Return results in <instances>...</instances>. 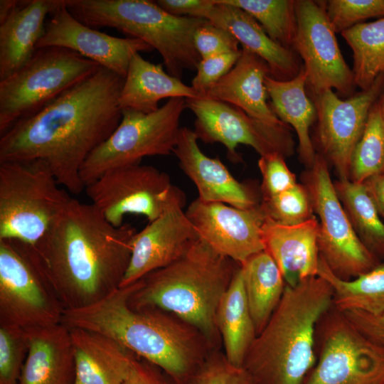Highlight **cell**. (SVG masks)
<instances>
[{
	"instance_id": "obj_1",
	"label": "cell",
	"mask_w": 384,
	"mask_h": 384,
	"mask_svg": "<svg viewBox=\"0 0 384 384\" xmlns=\"http://www.w3.org/2000/svg\"><path fill=\"white\" fill-rule=\"evenodd\" d=\"M124 78L100 67L31 117L0 137V163L41 159L61 186L85 190L80 170L122 119L119 98Z\"/></svg>"
},
{
	"instance_id": "obj_2",
	"label": "cell",
	"mask_w": 384,
	"mask_h": 384,
	"mask_svg": "<svg viewBox=\"0 0 384 384\" xmlns=\"http://www.w3.org/2000/svg\"><path fill=\"white\" fill-rule=\"evenodd\" d=\"M136 229L110 223L90 203L72 198L45 235L29 246L62 306L94 304L119 288Z\"/></svg>"
},
{
	"instance_id": "obj_3",
	"label": "cell",
	"mask_w": 384,
	"mask_h": 384,
	"mask_svg": "<svg viewBox=\"0 0 384 384\" xmlns=\"http://www.w3.org/2000/svg\"><path fill=\"white\" fill-rule=\"evenodd\" d=\"M139 280L90 305L64 311L61 323L100 333L137 357L185 384L210 351L204 336L176 316L155 308L136 309L129 299Z\"/></svg>"
},
{
	"instance_id": "obj_4",
	"label": "cell",
	"mask_w": 384,
	"mask_h": 384,
	"mask_svg": "<svg viewBox=\"0 0 384 384\" xmlns=\"http://www.w3.org/2000/svg\"><path fill=\"white\" fill-rule=\"evenodd\" d=\"M332 306V287L319 275L286 284L243 362L253 384H303L316 362L317 324Z\"/></svg>"
},
{
	"instance_id": "obj_5",
	"label": "cell",
	"mask_w": 384,
	"mask_h": 384,
	"mask_svg": "<svg viewBox=\"0 0 384 384\" xmlns=\"http://www.w3.org/2000/svg\"><path fill=\"white\" fill-rule=\"evenodd\" d=\"M240 266L198 238L177 260L140 279L129 304L176 316L198 329L213 349L219 350L222 341L216 312Z\"/></svg>"
},
{
	"instance_id": "obj_6",
	"label": "cell",
	"mask_w": 384,
	"mask_h": 384,
	"mask_svg": "<svg viewBox=\"0 0 384 384\" xmlns=\"http://www.w3.org/2000/svg\"><path fill=\"white\" fill-rule=\"evenodd\" d=\"M65 6L89 27L114 28L143 41L159 52L175 78L196 70L201 60L193 35L205 18L174 16L148 0H65Z\"/></svg>"
},
{
	"instance_id": "obj_7",
	"label": "cell",
	"mask_w": 384,
	"mask_h": 384,
	"mask_svg": "<svg viewBox=\"0 0 384 384\" xmlns=\"http://www.w3.org/2000/svg\"><path fill=\"white\" fill-rule=\"evenodd\" d=\"M41 159L0 163V240L34 246L72 197Z\"/></svg>"
},
{
	"instance_id": "obj_8",
	"label": "cell",
	"mask_w": 384,
	"mask_h": 384,
	"mask_svg": "<svg viewBox=\"0 0 384 384\" xmlns=\"http://www.w3.org/2000/svg\"><path fill=\"white\" fill-rule=\"evenodd\" d=\"M100 67L68 48L36 49L21 68L0 81V136L39 112Z\"/></svg>"
},
{
	"instance_id": "obj_9",
	"label": "cell",
	"mask_w": 384,
	"mask_h": 384,
	"mask_svg": "<svg viewBox=\"0 0 384 384\" xmlns=\"http://www.w3.org/2000/svg\"><path fill=\"white\" fill-rule=\"evenodd\" d=\"M186 108L185 98L175 97L148 114L122 109L117 128L81 168L85 187L110 170L140 164L146 156L171 154L181 128V114Z\"/></svg>"
},
{
	"instance_id": "obj_10",
	"label": "cell",
	"mask_w": 384,
	"mask_h": 384,
	"mask_svg": "<svg viewBox=\"0 0 384 384\" xmlns=\"http://www.w3.org/2000/svg\"><path fill=\"white\" fill-rule=\"evenodd\" d=\"M304 181L318 215L319 255L330 270L338 278L350 280L381 262L355 233L336 194L329 164L318 153Z\"/></svg>"
},
{
	"instance_id": "obj_11",
	"label": "cell",
	"mask_w": 384,
	"mask_h": 384,
	"mask_svg": "<svg viewBox=\"0 0 384 384\" xmlns=\"http://www.w3.org/2000/svg\"><path fill=\"white\" fill-rule=\"evenodd\" d=\"M316 362L303 384H384V348L334 306L316 331Z\"/></svg>"
},
{
	"instance_id": "obj_12",
	"label": "cell",
	"mask_w": 384,
	"mask_h": 384,
	"mask_svg": "<svg viewBox=\"0 0 384 384\" xmlns=\"http://www.w3.org/2000/svg\"><path fill=\"white\" fill-rule=\"evenodd\" d=\"M64 311L29 246L0 240V324L50 326L61 323Z\"/></svg>"
},
{
	"instance_id": "obj_13",
	"label": "cell",
	"mask_w": 384,
	"mask_h": 384,
	"mask_svg": "<svg viewBox=\"0 0 384 384\" xmlns=\"http://www.w3.org/2000/svg\"><path fill=\"white\" fill-rule=\"evenodd\" d=\"M297 31L292 49L303 60L309 95L334 89L343 97L353 95L352 70L340 50L324 1L295 0Z\"/></svg>"
},
{
	"instance_id": "obj_14",
	"label": "cell",
	"mask_w": 384,
	"mask_h": 384,
	"mask_svg": "<svg viewBox=\"0 0 384 384\" xmlns=\"http://www.w3.org/2000/svg\"><path fill=\"white\" fill-rule=\"evenodd\" d=\"M174 186L169 176L148 165L133 164L110 170L85 187L92 204L112 225L120 227L127 214L149 222L164 210Z\"/></svg>"
},
{
	"instance_id": "obj_15",
	"label": "cell",
	"mask_w": 384,
	"mask_h": 384,
	"mask_svg": "<svg viewBox=\"0 0 384 384\" xmlns=\"http://www.w3.org/2000/svg\"><path fill=\"white\" fill-rule=\"evenodd\" d=\"M194 114V132L205 143L219 142L227 149L230 159L238 161L239 144L252 147L260 156L279 153L284 157L294 151L289 127H274L262 122L240 108L204 95L186 99Z\"/></svg>"
},
{
	"instance_id": "obj_16",
	"label": "cell",
	"mask_w": 384,
	"mask_h": 384,
	"mask_svg": "<svg viewBox=\"0 0 384 384\" xmlns=\"http://www.w3.org/2000/svg\"><path fill=\"white\" fill-rule=\"evenodd\" d=\"M384 74L370 88L343 100L332 90L311 96L316 110V142L319 154L335 169L338 179H349L353 151L371 107L379 99Z\"/></svg>"
},
{
	"instance_id": "obj_17",
	"label": "cell",
	"mask_w": 384,
	"mask_h": 384,
	"mask_svg": "<svg viewBox=\"0 0 384 384\" xmlns=\"http://www.w3.org/2000/svg\"><path fill=\"white\" fill-rule=\"evenodd\" d=\"M185 203V195L174 186L163 213L135 233L129 266L119 287L173 263L199 238L183 210Z\"/></svg>"
},
{
	"instance_id": "obj_18",
	"label": "cell",
	"mask_w": 384,
	"mask_h": 384,
	"mask_svg": "<svg viewBox=\"0 0 384 384\" xmlns=\"http://www.w3.org/2000/svg\"><path fill=\"white\" fill-rule=\"evenodd\" d=\"M186 214L200 239L240 265L265 250L262 227L266 215L260 204L242 209L196 198Z\"/></svg>"
},
{
	"instance_id": "obj_19",
	"label": "cell",
	"mask_w": 384,
	"mask_h": 384,
	"mask_svg": "<svg viewBox=\"0 0 384 384\" xmlns=\"http://www.w3.org/2000/svg\"><path fill=\"white\" fill-rule=\"evenodd\" d=\"M51 46L72 50L124 78L133 55L153 50L142 40L112 36L86 26L70 14L64 0L50 14L36 49Z\"/></svg>"
},
{
	"instance_id": "obj_20",
	"label": "cell",
	"mask_w": 384,
	"mask_h": 384,
	"mask_svg": "<svg viewBox=\"0 0 384 384\" xmlns=\"http://www.w3.org/2000/svg\"><path fill=\"white\" fill-rule=\"evenodd\" d=\"M193 130L181 127L174 153L180 167L196 185L200 200L247 209L257 204L249 188L239 182L218 158L206 156Z\"/></svg>"
},
{
	"instance_id": "obj_21",
	"label": "cell",
	"mask_w": 384,
	"mask_h": 384,
	"mask_svg": "<svg viewBox=\"0 0 384 384\" xmlns=\"http://www.w3.org/2000/svg\"><path fill=\"white\" fill-rule=\"evenodd\" d=\"M198 18L207 19L230 32L243 48L267 63L271 78L289 80L300 72L302 66L294 50L273 41L253 17L240 8L223 0H206Z\"/></svg>"
},
{
	"instance_id": "obj_22",
	"label": "cell",
	"mask_w": 384,
	"mask_h": 384,
	"mask_svg": "<svg viewBox=\"0 0 384 384\" xmlns=\"http://www.w3.org/2000/svg\"><path fill=\"white\" fill-rule=\"evenodd\" d=\"M319 220L314 215L292 225L280 224L266 216L262 227L265 250L279 267L285 283L317 276L319 252L317 244Z\"/></svg>"
},
{
	"instance_id": "obj_23",
	"label": "cell",
	"mask_w": 384,
	"mask_h": 384,
	"mask_svg": "<svg viewBox=\"0 0 384 384\" xmlns=\"http://www.w3.org/2000/svg\"><path fill=\"white\" fill-rule=\"evenodd\" d=\"M68 328L75 361L73 384H124L136 356L111 337Z\"/></svg>"
},
{
	"instance_id": "obj_24",
	"label": "cell",
	"mask_w": 384,
	"mask_h": 384,
	"mask_svg": "<svg viewBox=\"0 0 384 384\" xmlns=\"http://www.w3.org/2000/svg\"><path fill=\"white\" fill-rule=\"evenodd\" d=\"M268 75L267 63L242 48L235 66L204 95L234 105L269 125L289 127L276 116L267 102L265 80Z\"/></svg>"
},
{
	"instance_id": "obj_25",
	"label": "cell",
	"mask_w": 384,
	"mask_h": 384,
	"mask_svg": "<svg viewBox=\"0 0 384 384\" xmlns=\"http://www.w3.org/2000/svg\"><path fill=\"white\" fill-rule=\"evenodd\" d=\"M26 330L28 353L18 384H73L75 361L69 328L60 323Z\"/></svg>"
},
{
	"instance_id": "obj_26",
	"label": "cell",
	"mask_w": 384,
	"mask_h": 384,
	"mask_svg": "<svg viewBox=\"0 0 384 384\" xmlns=\"http://www.w3.org/2000/svg\"><path fill=\"white\" fill-rule=\"evenodd\" d=\"M63 4V0H21L0 23V81L32 58L44 34L47 16Z\"/></svg>"
},
{
	"instance_id": "obj_27",
	"label": "cell",
	"mask_w": 384,
	"mask_h": 384,
	"mask_svg": "<svg viewBox=\"0 0 384 384\" xmlns=\"http://www.w3.org/2000/svg\"><path fill=\"white\" fill-rule=\"evenodd\" d=\"M201 95L181 79L165 72L162 65L145 60L140 53L131 58L119 98L121 109L143 113L156 111L165 98H193Z\"/></svg>"
},
{
	"instance_id": "obj_28",
	"label": "cell",
	"mask_w": 384,
	"mask_h": 384,
	"mask_svg": "<svg viewBox=\"0 0 384 384\" xmlns=\"http://www.w3.org/2000/svg\"><path fill=\"white\" fill-rule=\"evenodd\" d=\"M270 104L276 116L293 127L298 138L301 161L310 168L316 152L309 134V129L316 119V110L306 92V75L303 66L299 74L289 80H277L270 75L265 80Z\"/></svg>"
},
{
	"instance_id": "obj_29",
	"label": "cell",
	"mask_w": 384,
	"mask_h": 384,
	"mask_svg": "<svg viewBox=\"0 0 384 384\" xmlns=\"http://www.w3.org/2000/svg\"><path fill=\"white\" fill-rule=\"evenodd\" d=\"M216 324L226 358L242 367L257 332L245 296L241 266L219 303Z\"/></svg>"
},
{
	"instance_id": "obj_30",
	"label": "cell",
	"mask_w": 384,
	"mask_h": 384,
	"mask_svg": "<svg viewBox=\"0 0 384 384\" xmlns=\"http://www.w3.org/2000/svg\"><path fill=\"white\" fill-rule=\"evenodd\" d=\"M241 266L244 289L257 335L278 306L286 283L272 256L265 250Z\"/></svg>"
},
{
	"instance_id": "obj_31",
	"label": "cell",
	"mask_w": 384,
	"mask_h": 384,
	"mask_svg": "<svg viewBox=\"0 0 384 384\" xmlns=\"http://www.w3.org/2000/svg\"><path fill=\"white\" fill-rule=\"evenodd\" d=\"M317 275L331 286L333 306L338 311L384 313V262L354 279L344 280L336 277L320 257Z\"/></svg>"
},
{
	"instance_id": "obj_32",
	"label": "cell",
	"mask_w": 384,
	"mask_h": 384,
	"mask_svg": "<svg viewBox=\"0 0 384 384\" xmlns=\"http://www.w3.org/2000/svg\"><path fill=\"white\" fill-rule=\"evenodd\" d=\"M339 201L363 244L380 261L384 260V222L363 183L334 182Z\"/></svg>"
},
{
	"instance_id": "obj_33",
	"label": "cell",
	"mask_w": 384,
	"mask_h": 384,
	"mask_svg": "<svg viewBox=\"0 0 384 384\" xmlns=\"http://www.w3.org/2000/svg\"><path fill=\"white\" fill-rule=\"evenodd\" d=\"M341 33L353 52L355 86L366 90L384 74V17L358 23Z\"/></svg>"
},
{
	"instance_id": "obj_34",
	"label": "cell",
	"mask_w": 384,
	"mask_h": 384,
	"mask_svg": "<svg viewBox=\"0 0 384 384\" xmlns=\"http://www.w3.org/2000/svg\"><path fill=\"white\" fill-rule=\"evenodd\" d=\"M252 16L279 44L292 48L297 31L294 0H223Z\"/></svg>"
},
{
	"instance_id": "obj_35",
	"label": "cell",
	"mask_w": 384,
	"mask_h": 384,
	"mask_svg": "<svg viewBox=\"0 0 384 384\" xmlns=\"http://www.w3.org/2000/svg\"><path fill=\"white\" fill-rule=\"evenodd\" d=\"M378 100L370 110L363 133L352 155L349 180L353 182L363 183L384 173V118Z\"/></svg>"
},
{
	"instance_id": "obj_36",
	"label": "cell",
	"mask_w": 384,
	"mask_h": 384,
	"mask_svg": "<svg viewBox=\"0 0 384 384\" xmlns=\"http://www.w3.org/2000/svg\"><path fill=\"white\" fill-rule=\"evenodd\" d=\"M260 205L267 217L287 225L303 223L314 215L309 193L304 184L298 183L282 193L262 198Z\"/></svg>"
},
{
	"instance_id": "obj_37",
	"label": "cell",
	"mask_w": 384,
	"mask_h": 384,
	"mask_svg": "<svg viewBox=\"0 0 384 384\" xmlns=\"http://www.w3.org/2000/svg\"><path fill=\"white\" fill-rule=\"evenodd\" d=\"M28 347L25 329L0 324V384H18Z\"/></svg>"
},
{
	"instance_id": "obj_38",
	"label": "cell",
	"mask_w": 384,
	"mask_h": 384,
	"mask_svg": "<svg viewBox=\"0 0 384 384\" xmlns=\"http://www.w3.org/2000/svg\"><path fill=\"white\" fill-rule=\"evenodd\" d=\"M324 4L336 33H341L370 18L384 17V0H329Z\"/></svg>"
},
{
	"instance_id": "obj_39",
	"label": "cell",
	"mask_w": 384,
	"mask_h": 384,
	"mask_svg": "<svg viewBox=\"0 0 384 384\" xmlns=\"http://www.w3.org/2000/svg\"><path fill=\"white\" fill-rule=\"evenodd\" d=\"M185 384H253L247 370L230 363L224 353L213 350Z\"/></svg>"
},
{
	"instance_id": "obj_40",
	"label": "cell",
	"mask_w": 384,
	"mask_h": 384,
	"mask_svg": "<svg viewBox=\"0 0 384 384\" xmlns=\"http://www.w3.org/2000/svg\"><path fill=\"white\" fill-rule=\"evenodd\" d=\"M285 157L271 153L260 157L258 167L262 175V198L282 193L297 183L296 176L288 168Z\"/></svg>"
},
{
	"instance_id": "obj_41",
	"label": "cell",
	"mask_w": 384,
	"mask_h": 384,
	"mask_svg": "<svg viewBox=\"0 0 384 384\" xmlns=\"http://www.w3.org/2000/svg\"><path fill=\"white\" fill-rule=\"evenodd\" d=\"M193 43L201 59L240 50L230 32L207 19L196 30Z\"/></svg>"
},
{
	"instance_id": "obj_42",
	"label": "cell",
	"mask_w": 384,
	"mask_h": 384,
	"mask_svg": "<svg viewBox=\"0 0 384 384\" xmlns=\"http://www.w3.org/2000/svg\"><path fill=\"white\" fill-rule=\"evenodd\" d=\"M240 55L241 49L201 59L197 65L191 87L201 95L206 94L231 70Z\"/></svg>"
},
{
	"instance_id": "obj_43",
	"label": "cell",
	"mask_w": 384,
	"mask_h": 384,
	"mask_svg": "<svg viewBox=\"0 0 384 384\" xmlns=\"http://www.w3.org/2000/svg\"><path fill=\"white\" fill-rule=\"evenodd\" d=\"M342 313L362 334L384 348V313L372 315L357 310Z\"/></svg>"
},
{
	"instance_id": "obj_44",
	"label": "cell",
	"mask_w": 384,
	"mask_h": 384,
	"mask_svg": "<svg viewBox=\"0 0 384 384\" xmlns=\"http://www.w3.org/2000/svg\"><path fill=\"white\" fill-rule=\"evenodd\" d=\"M124 384H170L157 370V367L149 362L135 357Z\"/></svg>"
},
{
	"instance_id": "obj_45",
	"label": "cell",
	"mask_w": 384,
	"mask_h": 384,
	"mask_svg": "<svg viewBox=\"0 0 384 384\" xmlns=\"http://www.w3.org/2000/svg\"><path fill=\"white\" fill-rule=\"evenodd\" d=\"M155 2L174 16L198 18V15L206 0H157Z\"/></svg>"
},
{
	"instance_id": "obj_46",
	"label": "cell",
	"mask_w": 384,
	"mask_h": 384,
	"mask_svg": "<svg viewBox=\"0 0 384 384\" xmlns=\"http://www.w3.org/2000/svg\"><path fill=\"white\" fill-rule=\"evenodd\" d=\"M363 183L384 222V173L369 178Z\"/></svg>"
},
{
	"instance_id": "obj_47",
	"label": "cell",
	"mask_w": 384,
	"mask_h": 384,
	"mask_svg": "<svg viewBox=\"0 0 384 384\" xmlns=\"http://www.w3.org/2000/svg\"><path fill=\"white\" fill-rule=\"evenodd\" d=\"M20 3L21 0H1L0 23L3 22Z\"/></svg>"
},
{
	"instance_id": "obj_48",
	"label": "cell",
	"mask_w": 384,
	"mask_h": 384,
	"mask_svg": "<svg viewBox=\"0 0 384 384\" xmlns=\"http://www.w3.org/2000/svg\"><path fill=\"white\" fill-rule=\"evenodd\" d=\"M378 102L379 104V107L380 109L381 114L384 118V85L383 87V90L381 92V95L378 100Z\"/></svg>"
}]
</instances>
